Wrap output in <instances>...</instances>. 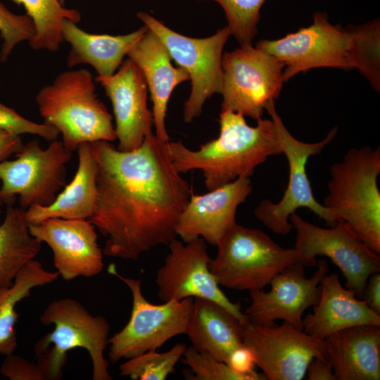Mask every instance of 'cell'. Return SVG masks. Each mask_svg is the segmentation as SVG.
Listing matches in <instances>:
<instances>
[{
	"label": "cell",
	"instance_id": "f546056e",
	"mask_svg": "<svg viewBox=\"0 0 380 380\" xmlns=\"http://www.w3.org/2000/svg\"><path fill=\"white\" fill-rule=\"evenodd\" d=\"M205 1V0H199ZM222 8L228 28L241 45H251L258 32L260 9L266 0H212Z\"/></svg>",
	"mask_w": 380,
	"mask_h": 380
},
{
	"label": "cell",
	"instance_id": "8d00e7d4",
	"mask_svg": "<svg viewBox=\"0 0 380 380\" xmlns=\"http://www.w3.org/2000/svg\"><path fill=\"white\" fill-rule=\"evenodd\" d=\"M306 374L308 380H336L332 366L324 357H314L308 367Z\"/></svg>",
	"mask_w": 380,
	"mask_h": 380
},
{
	"label": "cell",
	"instance_id": "e0dca14e",
	"mask_svg": "<svg viewBox=\"0 0 380 380\" xmlns=\"http://www.w3.org/2000/svg\"><path fill=\"white\" fill-rule=\"evenodd\" d=\"M29 229L51 249L53 266L63 279L93 277L103 270V250L89 220L49 218L30 224Z\"/></svg>",
	"mask_w": 380,
	"mask_h": 380
},
{
	"label": "cell",
	"instance_id": "3957f363",
	"mask_svg": "<svg viewBox=\"0 0 380 380\" xmlns=\"http://www.w3.org/2000/svg\"><path fill=\"white\" fill-rule=\"evenodd\" d=\"M219 122V136L198 149L189 148L181 140L167 142L175 169L180 174L201 170L208 190L239 177H250L270 156L282 153L272 119L261 118L253 127L241 114L222 110Z\"/></svg>",
	"mask_w": 380,
	"mask_h": 380
},
{
	"label": "cell",
	"instance_id": "ab89813d",
	"mask_svg": "<svg viewBox=\"0 0 380 380\" xmlns=\"http://www.w3.org/2000/svg\"><path fill=\"white\" fill-rule=\"evenodd\" d=\"M58 1L62 5H63L65 0H58Z\"/></svg>",
	"mask_w": 380,
	"mask_h": 380
},
{
	"label": "cell",
	"instance_id": "d4e9b609",
	"mask_svg": "<svg viewBox=\"0 0 380 380\" xmlns=\"http://www.w3.org/2000/svg\"><path fill=\"white\" fill-rule=\"evenodd\" d=\"M244 324L216 302L196 298L186 334L192 347L227 363L229 354L243 345Z\"/></svg>",
	"mask_w": 380,
	"mask_h": 380
},
{
	"label": "cell",
	"instance_id": "603a6c76",
	"mask_svg": "<svg viewBox=\"0 0 380 380\" xmlns=\"http://www.w3.org/2000/svg\"><path fill=\"white\" fill-rule=\"evenodd\" d=\"M77 170L72 181L47 205H33L25 210L28 224L49 218L89 219L94 210L96 197L97 165L91 143L77 148Z\"/></svg>",
	"mask_w": 380,
	"mask_h": 380
},
{
	"label": "cell",
	"instance_id": "44dd1931",
	"mask_svg": "<svg viewBox=\"0 0 380 380\" xmlns=\"http://www.w3.org/2000/svg\"><path fill=\"white\" fill-rule=\"evenodd\" d=\"M127 56L141 69L150 91L155 134L160 140L169 141L165 127L169 99L175 87L189 80V76L182 68L172 65L165 46L149 29Z\"/></svg>",
	"mask_w": 380,
	"mask_h": 380
},
{
	"label": "cell",
	"instance_id": "4dcf8cb0",
	"mask_svg": "<svg viewBox=\"0 0 380 380\" xmlns=\"http://www.w3.org/2000/svg\"><path fill=\"white\" fill-rule=\"evenodd\" d=\"M182 357L183 363L189 368V379L255 380L251 376L234 372L226 362L192 346L186 348Z\"/></svg>",
	"mask_w": 380,
	"mask_h": 380
},
{
	"label": "cell",
	"instance_id": "f35d334b",
	"mask_svg": "<svg viewBox=\"0 0 380 380\" xmlns=\"http://www.w3.org/2000/svg\"><path fill=\"white\" fill-rule=\"evenodd\" d=\"M3 204H4L3 200L1 199L0 196V206L2 205Z\"/></svg>",
	"mask_w": 380,
	"mask_h": 380
},
{
	"label": "cell",
	"instance_id": "2e32d148",
	"mask_svg": "<svg viewBox=\"0 0 380 380\" xmlns=\"http://www.w3.org/2000/svg\"><path fill=\"white\" fill-rule=\"evenodd\" d=\"M317 270L307 278L304 266L296 262L277 274L270 281V289L251 291V302L244 314L250 323L272 326L281 319L303 330V315L315 306L320 296V282L328 273L326 260H317Z\"/></svg>",
	"mask_w": 380,
	"mask_h": 380
},
{
	"label": "cell",
	"instance_id": "30bf717a",
	"mask_svg": "<svg viewBox=\"0 0 380 380\" xmlns=\"http://www.w3.org/2000/svg\"><path fill=\"white\" fill-rule=\"evenodd\" d=\"M266 110L279 135L282 154L285 155L288 162L289 175L281 200L277 203L268 199L259 202L254 209L255 217L272 232L280 235H286L291 231L293 227L289 217L300 208L310 210L329 226L334 225L328 210L314 196L306 165L311 156L320 153L332 141L337 133V127L331 129L322 140L306 143L295 138L286 128L276 110L274 101L267 106Z\"/></svg>",
	"mask_w": 380,
	"mask_h": 380
},
{
	"label": "cell",
	"instance_id": "8fae6325",
	"mask_svg": "<svg viewBox=\"0 0 380 380\" xmlns=\"http://www.w3.org/2000/svg\"><path fill=\"white\" fill-rule=\"evenodd\" d=\"M72 152L61 140L42 148L37 139L23 144L15 159L0 161V196L4 203L18 196L22 208L51 203L66 184Z\"/></svg>",
	"mask_w": 380,
	"mask_h": 380
},
{
	"label": "cell",
	"instance_id": "277c9868",
	"mask_svg": "<svg viewBox=\"0 0 380 380\" xmlns=\"http://www.w3.org/2000/svg\"><path fill=\"white\" fill-rule=\"evenodd\" d=\"M35 101L44 123L57 129L71 151L84 143L116 139L113 117L98 99L95 80L85 68L61 72L39 90Z\"/></svg>",
	"mask_w": 380,
	"mask_h": 380
},
{
	"label": "cell",
	"instance_id": "d6a6232c",
	"mask_svg": "<svg viewBox=\"0 0 380 380\" xmlns=\"http://www.w3.org/2000/svg\"><path fill=\"white\" fill-rule=\"evenodd\" d=\"M0 129L18 136L25 134L37 135L49 141L58 139L59 135L54 127L27 120L1 102Z\"/></svg>",
	"mask_w": 380,
	"mask_h": 380
},
{
	"label": "cell",
	"instance_id": "7402d4cb",
	"mask_svg": "<svg viewBox=\"0 0 380 380\" xmlns=\"http://www.w3.org/2000/svg\"><path fill=\"white\" fill-rule=\"evenodd\" d=\"M336 380L380 379V326L357 325L324 339Z\"/></svg>",
	"mask_w": 380,
	"mask_h": 380
},
{
	"label": "cell",
	"instance_id": "5b68a950",
	"mask_svg": "<svg viewBox=\"0 0 380 380\" xmlns=\"http://www.w3.org/2000/svg\"><path fill=\"white\" fill-rule=\"evenodd\" d=\"M380 148H351L330 167L323 205L335 224L345 222L374 252L380 253Z\"/></svg>",
	"mask_w": 380,
	"mask_h": 380
},
{
	"label": "cell",
	"instance_id": "f1b7e54d",
	"mask_svg": "<svg viewBox=\"0 0 380 380\" xmlns=\"http://www.w3.org/2000/svg\"><path fill=\"white\" fill-rule=\"evenodd\" d=\"M186 349L184 343H178L166 352H145L122 363L120 375L134 380H164L174 372Z\"/></svg>",
	"mask_w": 380,
	"mask_h": 380
},
{
	"label": "cell",
	"instance_id": "cb8c5ba5",
	"mask_svg": "<svg viewBox=\"0 0 380 380\" xmlns=\"http://www.w3.org/2000/svg\"><path fill=\"white\" fill-rule=\"evenodd\" d=\"M148 30L144 25L123 35L91 34L80 28L76 23L65 19L62 37L70 45L67 65L71 68L80 64H88L99 76H111L122 64L124 56Z\"/></svg>",
	"mask_w": 380,
	"mask_h": 380
},
{
	"label": "cell",
	"instance_id": "ba28073f",
	"mask_svg": "<svg viewBox=\"0 0 380 380\" xmlns=\"http://www.w3.org/2000/svg\"><path fill=\"white\" fill-rule=\"evenodd\" d=\"M108 272L128 286L132 297L129 319L108 339V355L111 363L155 350L173 337L186 334L193 298L151 303L144 296L139 279L122 276L113 263L108 265Z\"/></svg>",
	"mask_w": 380,
	"mask_h": 380
},
{
	"label": "cell",
	"instance_id": "5bb4252c",
	"mask_svg": "<svg viewBox=\"0 0 380 380\" xmlns=\"http://www.w3.org/2000/svg\"><path fill=\"white\" fill-rule=\"evenodd\" d=\"M167 246L170 252L156 278L160 300L207 299L221 305L243 323L248 322L240 303L229 299L211 273V258L202 238L186 243L176 238Z\"/></svg>",
	"mask_w": 380,
	"mask_h": 380
},
{
	"label": "cell",
	"instance_id": "9a60e30c",
	"mask_svg": "<svg viewBox=\"0 0 380 380\" xmlns=\"http://www.w3.org/2000/svg\"><path fill=\"white\" fill-rule=\"evenodd\" d=\"M243 344L269 380H301L314 357H325L324 340L283 322L280 325L243 324Z\"/></svg>",
	"mask_w": 380,
	"mask_h": 380
},
{
	"label": "cell",
	"instance_id": "484cf974",
	"mask_svg": "<svg viewBox=\"0 0 380 380\" xmlns=\"http://www.w3.org/2000/svg\"><path fill=\"white\" fill-rule=\"evenodd\" d=\"M41 245L30 232L25 209L6 203L0 224V288L12 284L18 272L38 255Z\"/></svg>",
	"mask_w": 380,
	"mask_h": 380
},
{
	"label": "cell",
	"instance_id": "d6986e66",
	"mask_svg": "<svg viewBox=\"0 0 380 380\" xmlns=\"http://www.w3.org/2000/svg\"><path fill=\"white\" fill-rule=\"evenodd\" d=\"M252 191L250 177H241L206 194H192L179 216L177 236L184 243L202 238L217 246L236 223L237 209Z\"/></svg>",
	"mask_w": 380,
	"mask_h": 380
},
{
	"label": "cell",
	"instance_id": "8992f818",
	"mask_svg": "<svg viewBox=\"0 0 380 380\" xmlns=\"http://www.w3.org/2000/svg\"><path fill=\"white\" fill-rule=\"evenodd\" d=\"M40 322L46 326H53V329L39 338L34 347L37 362L47 380L62 378L68 353L77 348L88 352L94 380L112 379L109 363L104 357L110 338V324L105 317L94 316L77 300L65 298L48 304Z\"/></svg>",
	"mask_w": 380,
	"mask_h": 380
},
{
	"label": "cell",
	"instance_id": "7a4b0ae2",
	"mask_svg": "<svg viewBox=\"0 0 380 380\" xmlns=\"http://www.w3.org/2000/svg\"><path fill=\"white\" fill-rule=\"evenodd\" d=\"M256 46L284 64V82L313 68H356L379 91V19L343 28L330 23L327 13L317 12L310 26L278 39H262Z\"/></svg>",
	"mask_w": 380,
	"mask_h": 380
},
{
	"label": "cell",
	"instance_id": "4316f807",
	"mask_svg": "<svg viewBox=\"0 0 380 380\" xmlns=\"http://www.w3.org/2000/svg\"><path fill=\"white\" fill-rule=\"evenodd\" d=\"M57 271L46 270L38 260H32L16 274L11 285L0 288V354L13 353L18 346L15 324L19 314L15 307L30 296L31 291L55 281Z\"/></svg>",
	"mask_w": 380,
	"mask_h": 380
},
{
	"label": "cell",
	"instance_id": "e575fe53",
	"mask_svg": "<svg viewBox=\"0 0 380 380\" xmlns=\"http://www.w3.org/2000/svg\"><path fill=\"white\" fill-rule=\"evenodd\" d=\"M227 364L234 372L248 375L255 380H267L262 373L255 370V359L253 352L243 344L235 348L229 355Z\"/></svg>",
	"mask_w": 380,
	"mask_h": 380
},
{
	"label": "cell",
	"instance_id": "6da1fadb",
	"mask_svg": "<svg viewBox=\"0 0 380 380\" xmlns=\"http://www.w3.org/2000/svg\"><path fill=\"white\" fill-rule=\"evenodd\" d=\"M167 142L151 133L132 151L106 141L91 143L97 197L89 220L106 238L103 255L137 260L177 238L179 216L193 191L175 169Z\"/></svg>",
	"mask_w": 380,
	"mask_h": 380
},
{
	"label": "cell",
	"instance_id": "83f0119b",
	"mask_svg": "<svg viewBox=\"0 0 380 380\" xmlns=\"http://www.w3.org/2000/svg\"><path fill=\"white\" fill-rule=\"evenodd\" d=\"M24 6L35 27L34 37L27 42L34 50L56 51L62 44V25L65 19L75 23L81 20L80 13L67 8L58 0H12Z\"/></svg>",
	"mask_w": 380,
	"mask_h": 380
},
{
	"label": "cell",
	"instance_id": "d590c367",
	"mask_svg": "<svg viewBox=\"0 0 380 380\" xmlns=\"http://www.w3.org/2000/svg\"><path fill=\"white\" fill-rule=\"evenodd\" d=\"M368 306L380 315V274L376 272L369 276L362 297Z\"/></svg>",
	"mask_w": 380,
	"mask_h": 380
},
{
	"label": "cell",
	"instance_id": "9c48e42d",
	"mask_svg": "<svg viewBox=\"0 0 380 380\" xmlns=\"http://www.w3.org/2000/svg\"><path fill=\"white\" fill-rule=\"evenodd\" d=\"M137 16L164 44L178 66L189 75L190 95L184 103L183 117L191 122L202 113L205 101L222 89V59L224 46L231 35L227 26L205 38L189 37L171 30L150 14Z\"/></svg>",
	"mask_w": 380,
	"mask_h": 380
},
{
	"label": "cell",
	"instance_id": "7c38bea8",
	"mask_svg": "<svg viewBox=\"0 0 380 380\" xmlns=\"http://www.w3.org/2000/svg\"><path fill=\"white\" fill-rule=\"evenodd\" d=\"M222 110L258 120L282 89L284 64L257 46L241 45L222 56Z\"/></svg>",
	"mask_w": 380,
	"mask_h": 380
},
{
	"label": "cell",
	"instance_id": "52a82bcc",
	"mask_svg": "<svg viewBox=\"0 0 380 380\" xmlns=\"http://www.w3.org/2000/svg\"><path fill=\"white\" fill-rule=\"evenodd\" d=\"M217 247L209 268L219 285L230 289H263L286 267L299 263L294 248L281 247L262 231L237 223Z\"/></svg>",
	"mask_w": 380,
	"mask_h": 380
},
{
	"label": "cell",
	"instance_id": "1f68e13d",
	"mask_svg": "<svg viewBox=\"0 0 380 380\" xmlns=\"http://www.w3.org/2000/svg\"><path fill=\"white\" fill-rule=\"evenodd\" d=\"M35 34V27L27 15L11 12L0 0V35L3 39L0 61L8 60L17 44L30 40Z\"/></svg>",
	"mask_w": 380,
	"mask_h": 380
},
{
	"label": "cell",
	"instance_id": "ffe728a7",
	"mask_svg": "<svg viewBox=\"0 0 380 380\" xmlns=\"http://www.w3.org/2000/svg\"><path fill=\"white\" fill-rule=\"evenodd\" d=\"M320 296L312 312L303 318V330L324 340L341 329L357 325L380 326V315L352 289L343 287L338 276L325 274L319 284Z\"/></svg>",
	"mask_w": 380,
	"mask_h": 380
},
{
	"label": "cell",
	"instance_id": "836d02e7",
	"mask_svg": "<svg viewBox=\"0 0 380 380\" xmlns=\"http://www.w3.org/2000/svg\"><path fill=\"white\" fill-rule=\"evenodd\" d=\"M0 373L9 380H47L38 362L30 361L13 353L5 355Z\"/></svg>",
	"mask_w": 380,
	"mask_h": 380
},
{
	"label": "cell",
	"instance_id": "74e56055",
	"mask_svg": "<svg viewBox=\"0 0 380 380\" xmlns=\"http://www.w3.org/2000/svg\"><path fill=\"white\" fill-rule=\"evenodd\" d=\"M23 146L20 136L0 129V161L15 156L21 150Z\"/></svg>",
	"mask_w": 380,
	"mask_h": 380
},
{
	"label": "cell",
	"instance_id": "ac0fdd59",
	"mask_svg": "<svg viewBox=\"0 0 380 380\" xmlns=\"http://www.w3.org/2000/svg\"><path fill=\"white\" fill-rule=\"evenodd\" d=\"M94 80L112 103L118 148L122 151L138 148L153 133V125L147 105L148 87L141 69L128 58L113 75H97Z\"/></svg>",
	"mask_w": 380,
	"mask_h": 380
},
{
	"label": "cell",
	"instance_id": "4fadbf2b",
	"mask_svg": "<svg viewBox=\"0 0 380 380\" xmlns=\"http://www.w3.org/2000/svg\"><path fill=\"white\" fill-rule=\"evenodd\" d=\"M289 221L296 232L294 248L299 263L317 265V257L330 259L346 279V287L361 298L367 279L380 271L379 254L374 252L343 221L330 228L316 226L293 213Z\"/></svg>",
	"mask_w": 380,
	"mask_h": 380
}]
</instances>
